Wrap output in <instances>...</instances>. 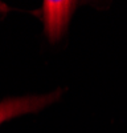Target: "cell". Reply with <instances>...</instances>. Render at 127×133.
<instances>
[{
    "label": "cell",
    "instance_id": "cell-2",
    "mask_svg": "<svg viewBox=\"0 0 127 133\" xmlns=\"http://www.w3.org/2000/svg\"><path fill=\"white\" fill-rule=\"evenodd\" d=\"M76 8L73 2H44L42 4V20L45 32L50 41H56L66 29L72 12Z\"/></svg>",
    "mask_w": 127,
    "mask_h": 133
},
{
    "label": "cell",
    "instance_id": "cell-1",
    "mask_svg": "<svg viewBox=\"0 0 127 133\" xmlns=\"http://www.w3.org/2000/svg\"><path fill=\"white\" fill-rule=\"evenodd\" d=\"M61 92L56 91L44 96H25L16 98H5L0 103V125L4 121L21 115L38 112L40 109L48 107L60 97Z\"/></svg>",
    "mask_w": 127,
    "mask_h": 133
}]
</instances>
